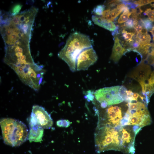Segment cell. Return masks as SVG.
Listing matches in <instances>:
<instances>
[{
  "label": "cell",
  "instance_id": "e0dca14e",
  "mask_svg": "<svg viewBox=\"0 0 154 154\" xmlns=\"http://www.w3.org/2000/svg\"><path fill=\"white\" fill-rule=\"evenodd\" d=\"M143 12L140 7H137L135 9H133L131 11L132 19L133 20H139L141 18L139 15Z\"/></svg>",
  "mask_w": 154,
  "mask_h": 154
},
{
  "label": "cell",
  "instance_id": "d4e9b609",
  "mask_svg": "<svg viewBox=\"0 0 154 154\" xmlns=\"http://www.w3.org/2000/svg\"><path fill=\"white\" fill-rule=\"evenodd\" d=\"M122 27L125 29H132L133 28V20L132 19H129L125 22Z\"/></svg>",
  "mask_w": 154,
  "mask_h": 154
},
{
  "label": "cell",
  "instance_id": "603a6c76",
  "mask_svg": "<svg viewBox=\"0 0 154 154\" xmlns=\"http://www.w3.org/2000/svg\"><path fill=\"white\" fill-rule=\"evenodd\" d=\"M153 2H154L153 0H138L133 2L137 6V7H140Z\"/></svg>",
  "mask_w": 154,
  "mask_h": 154
},
{
  "label": "cell",
  "instance_id": "9c48e42d",
  "mask_svg": "<svg viewBox=\"0 0 154 154\" xmlns=\"http://www.w3.org/2000/svg\"><path fill=\"white\" fill-rule=\"evenodd\" d=\"M122 119L121 108L117 106H112L106 109L104 118L98 117V122L112 127H116L121 125Z\"/></svg>",
  "mask_w": 154,
  "mask_h": 154
},
{
  "label": "cell",
  "instance_id": "7402d4cb",
  "mask_svg": "<svg viewBox=\"0 0 154 154\" xmlns=\"http://www.w3.org/2000/svg\"><path fill=\"white\" fill-rule=\"evenodd\" d=\"M144 15H147L149 19L152 21H154V9L151 8L147 9L143 13Z\"/></svg>",
  "mask_w": 154,
  "mask_h": 154
},
{
  "label": "cell",
  "instance_id": "44dd1931",
  "mask_svg": "<svg viewBox=\"0 0 154 154\" xmlns=\"http://www.w3.org/2000/svg\"><path fill=\"white\" fill-rule=\"evenodd\" d=\"M72 123L67 119H61L56 122L57 125L59 127H68Z\"/></svg>",
  "mask_w": 154,
  "mask_h": 154
},
{
  "label": "cell",
  "instance_id": "7c38bea8",
  "mask_svg": "<svg viewBox=\"0 0 154 154\" xmlns=\"http://www.w3.org/2000/svg\"><path fill=\"white\" fill-rule=\"evenodd\" d=\"M139 83L142 87L143 94L149 99L154 93V71L147 80Z\"/></svg>",
  "mask_w": 154,
  "mask_h": 154
},
{
  "label": "cell",
  "instance_id": "4fadbf2b",
  "mask_svg": "<svg viewBox=\"0 0 154 154\" xmlns=\"http://www.w3.org/2000/svg\"><path fill=\"white\" fill-rule=\"evenodd\" d=\"M92 18L94 24L109 31H114L117 28L114 22L102 17L92 15Z\"/></svg>",
  "mask_w": 154,
  "mask_h": 154
},
{
  "label": "cell",
  "instance_id": "3957f363",
  "mask_svg": "<svg viewBox=\"0 0 154 154\" xmlns=\"http://www.w3.org/2000/svg\"><path fill=\"white\" fill-rule=\"evenodd\" d=\"M91 47V42L88 36L74 32L69 36L58 56L67 64L70 70L74 72L76 71V60L80 53L84 49Z\"/></svg>",
  "mask_w": 154,
  "mask_h": 154
},
{
  "label": "cell",
  "instance_id": "9a60e30c",
  "mask_svg": "<svg viewBox=\"0 0 154 154\" xmlns=\"http://www.w3.org/2000/svg\"><path fill=\"white\" fill-rule=\"evenodd\" d=\"M135 33L128 32L123 29L122 32L121 37L125 41V43L127 45L132 42L136 37Z\"/></svg>",
  "mask_w": 154,
  "mask_h": 154
},
{
  "label": "cell",
  "instance_id": "52a82bcc",
  "mask_svg": "<svg viewBox=\"0 0 154 154\" xmlns=\"http://www.w3.org/2000/svg\"><path fill=\"white\" fill-rule=\"evenodd\" d=\"M29 123L43 128L50 129L53 124L50 115L43 107L38 105L32 108Z\"/></svg>",
  "mask_w": 154,
  "mask_h": 154
},
{
  "label": "cell",
  "instance_id": "277c9868",
  "mask_svg": "<svg viewBox=\"0 0 154 154\" xmlns=\"http://www.w3.org/2000/svg\"><path fill=\"white\" fill-rule=\"evenodd\" d=\"M0 125L4 143L13 147L20 146L28 139V130L22 121L11 118L2 119Z\"/></svg>",
  "mask_w": 154,
  "mask_h": 154
},
{
  "label": "cell",
  "instance_id": "5b68a950",
  "mask_svg": "<svg viewBox=\"0 0 154 154\" xmlns=\"http://www.w3.org/2000/svg\"><path fill=\"white\" fill-rule=\"evenodd\" d=\"M127 106L128 110L121 121V126L133 125L141 128L150 124L151 117L145 104L132 100Z\"/></svg>",
  "mask_w": 154,
  "mask_h": 154
},
{
  "label": "cell",
  "instance_id": "6da1fadb",
  "mask_svg": "<svg viewBox=\"0 0 154 154\" xmlns=\"http://www.w3.org/2000/svg\"><path fill=\"white\" fill-rule=\"evenodd\" d=\"M4 62L12 68L24 84L36 91L43 84L45 71L42 65L35 63L30 52L29 43L18 41L5 46Z\"/></svg>",
  "mask_w": 154,
  "mask_h": 154
},
{
  "label": "cell",
  "instance_id": "ba28073f",
  "mask_svg": "<svg viewBox=\"0 0 154 154\" xmlns=\"http://www.w3.org/2000/svg\"><path fill=\"white\" fill-rule=\"evenodd\" d=\"M98 56L92 47L83 50L77 57L76 62V71L86 70L97 60Z\"/></svg>",
  "mask_w": 154,
  "mask_h": 154
},
{
  "label": "cell",
  "instance_id": "f1b7e54d",
  "mask_svg": "<svg viewBox=\"0 0 154 154\" xmlns=\"http://www.w3.org/2000/svg\"><path fill=\"white\" fill-rule=\"evenodd\" d=\"M153 36V40L154 42V26H153L152 29L149 31Z\"/></svg>",
  "mask_w": 154,
  "mask_h": 154
},
{
  "label": "cell",
  "instance_id": "5bb4252c",
  "mask_svg": "<svg viewBox=\"0 0 154 154\" xmlns=\"http://www.w3.org/2000/svg\"><path fill=\"white\" fill-rule=\"evenodd\" d=\"M136 37L139 42V46H146L151 44V38L149 34H137Z\"/></svg>",
  "mask_w": 154,
  "mask_h": 154
},
{
  "label": "cell",
  "instance_id": "ac0fdd59",
  "mask_svg": "<svg viewBox=\"0 0 154 154\" xmlns=\"http://www.w3.org/2000/svg\"><path fill=\"white\" fill-rule=\"evenodd\" d=\"M144 27L147 31H150L153 27L152 21L148 19H140Z\"/></svg>",
  "mask_w": 154,
  "mask_h": 154
},
{
  "label": "cell",
  "instance_id": "8992f818",
  "mask_svg": "<svg viewBox=\"0 0 154 154\" xmlns=\"http://www.w3.org/2000/svg\"><path fill=\"white\" fill-rule=\"evenodd\" d=\"M121 86L105 87L96 90L94 94L95 99L100 103H106L108 106L119 104L123 101L120 94Z\"/></svg>",
  "mask_w": 154,
  "mask_h": 154
},
{
  "label": "cell",
  "instance_id": "484cf974",
  "mask_svg": "<svg viewBox=\"0 0 154 154\" xmlns=\"http://www.w3.org/2000/svg\"><path fill=\"white\" fill-rule=\"evenodd\" d=\"M122 3L121 0H113L108 1L106 4L109 9L114 7L118 4Z\"/></svg>",
  "mask_w": 154,
  "mask_h": 154
},
{
  "label": "cell",
  "instance_id": "4316f807",
  "mask_svg": "<svg viewBox=\"0 0 154 154\" xmlns=\"http://www.w3.org/2000/svg\"><path fill=\"white\" fill-rule=\"evenodd\" d=\"M148 56H149L146 59L148 60L150 64L154 67V47Z\"/></svg>",
  "mask_w": 154,
  "mask_h": 154
},
{
  "label": "cell",
  "instance_id": "2e32d148",
  "mask_svg": "<svg viewBox=\"0 0 154 154\" xmlns=\"http://www.w3.org/2000/svg\"><path fill=\"white\" fill-rule=\"evenodd\" d=\"M131 13V12H130L129 9L124 11L118 19V23L119 24H121L125 22L128 20Z\"/></svg>",
  "mask_w": 154,
  "mask_h": 154
},
{
  "label": "cell",
  "instance_id": "30bf717a",
  "mask_svg": "<svg viewBox=\"0 0 154 154\" xmlns=\"http://www.w3.org/2000/svg\"><path fill=\"white\" fill-rule=\"evenodd\" d=\"M114 36V44L110 58L114 62L117 63L126 51L123 45L118 37L117 35Z\"/></svg>",
  "mask_w": 154,
  "mask_h": 154
},
{
  "label": "cell",
  "instance_id": "7a4b0ae2",
  "mask_svg": "<svg viewBox=\"0 0 154 154\" xmlns=\"http://www.w3.org/2000/svg\"><path fill=\"white\" fill-rule=\"evenodd\" d=\"M94 134L96 151L100 153L106 151L114 150L125 152L122 141L121 125L112 127L105 124L98 123Z\"/></svg>",
  "mask_w": 154,
  "mask_h": 154
},
{
  "label": "cell",
  "instance_id": "cb8c5ba5",
  "mask_svg": "<svg viewBox=\"0 0 154 154\" xmlns=\"http://www.w3.org/2000/svg\"><path fill=\"white\" fill-rule=\"evenodd\" d=\"M110 12V9H108L104 10L102 13V17L107 20L112 21H114V20L111 16Z\"/></svg>",
  "mask_w": 154,
  "mask_h": 154
},
{
  "label": "cell",
  "instance_id": "8fae6325",
  "mask_svg": "<svg viewBox=\"0 0 154 154\" xmlns=\"http://www.w3.org/2000/svg\"><path fill=\"white\" fill-rule=\"evenodd\" d=\"M29 127L28 139L30 142L41 143L43 136V129L30 123H29Z\"/></svg>",
  "mask_w": 154,
  "mask_h": 154
},
{
  "label": "cell",
  "instance_id": "ffe728a7",
  "mask_svg": "<svg viewBox=\"0 0 154 154\" xmlns=\"http://www.w3.org/2000/svg\"><path fill=\"white\" fill-rule=\"evenodd\" d=\"M22 6L20 4H16L13 7L10 12L13 15H17L19 13Z\"/></svg>",
  "mask_w": 154,
  "mask_h": 154
},
{
  "label": "cell",
  "instance_id": "83f0119b",
  "mask_svg": "<svg viewBox=\"0 0 154 154\" xmlns=\"http://www.w3.org/2000/svg\"><path fill=\"white\" fill-rule=\"evenodd\" d=\"M121 12L118 10L116 8L111 9L110 13L113 19L116 18Z\"/></svg>",
  "mask_w": 154,
  "mask_h": 154
},
{
  "label": "cell",
  "instance_id": "d6986e66",
  "mask_svg": "<svg viewBox=\"0 0 154 154\" xmlns=\"http://www.w3.org/2000/svg\"><path fill=\"white\" fill-rule=\"evenodd\" d=\"M105 7V6L104 5H98L94 9L93 11L96 15H102Z\"/></svg>",
  "mask_w": 154,
  "mask_h": 154
}]
</instances>
